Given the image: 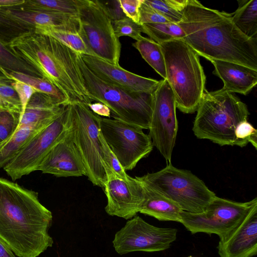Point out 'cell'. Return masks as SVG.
<instances>
[{
    "mask_svg": "<svg viewBox=\"0 0 257 257\" xmlns=\"http://www.w3.org/2000/svg\"><path fill=\"white\" fill-rule=\"evenodd\" d=\"M141 25L143 33L159 44L174 40L183 39L186 36L182 28L177 24L148 23Z\"/></svg>",
    "mask_w": 257,
    "mask_h": 257,
    "instance_id": "obj_29",
    "label": "cell"
},
{
    "mask_svg": "<svg viewBox=\"0 0 257 257\" xmlns=\"http://www.w3.org/2000/svg\"><path fill=\"white\" fill-rule=\"evenodd\" d=\"M67 106L49 95L36 92L22 114L19 125H48L63 112Z\"/></svg>",
    "mask_w": 257,
    "mask_h": 257,
    "instance_id": "obj_21",
    "label": "cell"
},
{
    "mask_svg": "<svg viewBox=\"0 0 257 257\" xmlns=\"http://www.w3.org/2000/svg\"><path fill=\"white\" fill-rule=\"evenodd\" d=\"M35 30L19 23L0 13V42L9 46L19 36Z\"/></svg>",
    "mask_w": 257,
    "mask_h": 257,
    "instance_id": "obj_32",
    "label": "cell"
},
{
    "mask_svg": "<svg viewBox=\"0 0 257 257\" xmlns=\"http://www.w3.org/2000/svg\"><path fill=\"white\" fill-rule=\"evenodd\" d=\"M100 132L125 171L132 170L153 149L142 128L120 120L100 117Z\"/></svg>",
    "mask_w": 257,
    "mask_h": 257,
    "instance_id": "obj_12",
    "label": "cell"
},
{
    "mask_svg": "<svg viewBox=\"0 0 257 257\" xmlns=\"http://www.w3.org/2000/svg\"><path fill=\"white\" fill-rule=\"evenodd\" d=\"M77 60L83 81L92 102L106 105L113 118L142 129L149 128L153 93L127 91L97 77L87 67L79 53H77Z\"/></svg>",
    "mask_w": 257,
    "mask_h": 257,
    "instance_id": "obj_6",
    "label": "cell"
},
{
    "mask_svg": "<svg viewBox=\"0 0 257 257\" xmlns=\"http://www.w3.org/2000/svg\"><path fill=\"white\" fill-rule=\"evenodd\" d=\"M38 171L57 177L86 176L84 164L74 142L71 124L63 139L44 158Z\"/></svg>",
    "mask_w": 257,
    "mask_h": 257,
    "instance_id": "obj_17",
    "label": "cell"
},
{
    "mask_svg": "<svg viewBox=\"0 0 257 257\" xmlns=\"http://www.w3.org/2000/svg\"><path fill=\"white\" fill-rule=\"evenodd\" d=\"M73 139L81 156L86 176L93 185L103 188L107 176L99 138L100 116L83 103L69 104Z\"/></svg>",
    "mask_w": 257,
    "mask_h": 257,
    "instance_id": "obj_8",
    "label": "cell"
},
{
    "mask_svg": "<svg viewBox=\"0 0 257 257\" xmlns=\"http://www.w3.org/2000/svg\"><path fill=\"white\" fill-rule=\"evenodd\" d=\"M99 138L101 146L102 158L106 174L110 172L118 178L124 180H128L131 177L123 169L115 155L104 140L100 132Z\"/></svg>",
    "mask_w": 257,
    "mask_h": 257,
    "instance_id": "obj_33",
    "label": "cell"
},
{
    "mask_svg": "<svg viewBox=\"0 0 257 257\" xmlns=\"http://www.w3.org/2000/svg\"><path fill=\"white\" fill-rule=\"evenodd\" d=\"M35 32L55 39L77 53L91 55L78 33L64 31L49 26H37Z\"/></svg>",
    "mask_w": 257,
    "mask_h": 257,
    "instance_id": "obj_28",
    "label": "cell"
},
{
    "mask_svg": "<svg viewBox=\"0 0 257 257\" xmlns=\"http://www.w3.org/2000/svg\"><path fill=\"white\" fill-rule=\"evenodd\" d=\"M220 257H252L257 253V200L217 247Z\"/></svg>",
    "mask_w": 257,
    "mask_h": 257,
    "instance_id": "obj_18",
    "label": "cell"
},
{
    "mask_svg": "<svg viewBox=\"0 0 257 257\" xmlns=\"http://www.w3.org/2000/svg\"><path fill=\"white\" fill-rule=\"evenodd\" d=\"M213 74L223 81V88L231 92L247 94L257 84V70L228 61L212 60Z\"/></svg>",
    "mask_w": 257,
    "mask_h": 257,
    "instance_id": "obj_20",
    "label": "cell"
},
{
    "mask_svg": "<svg viewBox=\"0 0 257 257\" xmlns=\"http://www.w3.org/2000/svg\"><path fill=\"white\" fill-rule=\"evenodd\" d=\"M132 45L148 64L166 79L165 61L160 45L150 38L142 36Z\"/></svg>",
    "mask_w": 257,
    "mask_h": 257,
    "instance_id": "obj_27",
    "label": "cell"
},
{
    "mask_svg": "<svg viewBox=\"0 0 257 257\" xmlns=\"http://www.w3.org/2000/svg\"><path fill=\"white\" fill-rule=\"evenodd\" d=\"M78 16L79 34L91 56L119 65L121 44L115 36L112 22L98 0H82Z\"/></svg>",
    "mask_w": 257,
    "mask_h": 257,
    "instance_id": "obj_9",
    "label": "cell"
},
{
    "mask_svg": "<svg viewBox=\"0 0 257 257\" xmlns=\"http://www.w3.org/2000/svg\"><path fill=\"white\" fill-rule=\"evenodd\" d=\"M9 47L41 77L58 88L69 104L93 102L80 72L77 53L55 39L35 31L25 33Z\"/></svg>",
    "mask_w": 257,
    "mask_h": 257,
    "instance_id": "obj_3",
    "label": "cell"
},
{
    "mask_svg": "<svg viewBox=\"0 0 257 257\" xmlns=\"http://www.w3.org/2000/svg\"><path fill=\"white\" fill-rule=\"evenodd\" d=\"M125 16L140 24V7L143 0H119Z\"/></svg>",
    "mask_w": 257,
    "mask_h": 257,
    "instance_id": "obj_41",
    "label": "cell"
},
{
    "mask_svg": "<svg viewBox=\"0 0 257 257\" xmlns=\"http://www.w3.org/2000/svg\"><path fill=\"white\" fill-rule=\"evenodd\" d=\"M11 85L16 92L20 99L22 106V115L32 95L38 92L32 86L19 80L13 81Z\"/></svg>",
    "mask_w": 257,
    "mask_h": 257,
    "instance_id": "obj_39",
    "label": "cell"
},
{
    "mask_svg": "<svg viewBox=\"0 0 257 257\" xmlns=\"http://www.w3.org/2000/svg\"><path fill=\"white\" fill-rule=\"evenodd\" d=\"M141 182L144 187V198L140 213L152 216L160 221H171L180 223L183 210L180 206Z\"/></svg>",
    "mask_w": 257,
    "mask_h": 257,
    "instance_id": "obj_22",
    "label": "cell"
},
{
    "mask_svg": "<svg viewBox=\"0 0 257 257\" xmlns=\"http://www.w3.org/2000/svg\"><path fill=\"white\" fill-rule=\"evenodd\" d=\"M246 105L233 93L223 88L214 91L205 90L197 109L192 130L200 139L209 140L220 146H240L235 130L247 120Z\"/></svg>",
    "mask_w": 257,
    "mask_h": 257,
    "instance_id": "obj_5",
    "label": "cell"
},
{
    "mask_svg": "<svg viewBox=\"0 0 257 257\" xmlns=\"http://www.w3.org/2000/svg\"><path fill=\"white\" fill-rule=\"evenodd\" d=\"M238 7L231 14L232 21L245 35L257 38V0H238Z\"/></svg>",
    "mask_w": 257,
    "mask_h": 257,
    "instance_id": "obj_24",
    "label": "cell"
},
{
    "mask_svg": "<svg viewBox=\"0 0 257 257\" xmlns=\"http://www.w3.org/2000/svg\"><path fill=\"white\" fill-rule=\"evenodd\" d=\"M256 200L238 202L216 196L203 212L182 211L180 223L192 234H215L221 239L235 228Z\"/></svg>",
    "mask_w": 257,
    "mask_h": 257,
    "instance_id": "obj_10",
    "label": "cell"
},
{
    "mask_svg": "<svg viewBox=\"0 0 257 257\" xmlns=\"http://www.w3.org/2000/svg\"><path fill=\"white\" fill-rule=\"evenodd\" d=\"M177 234L176 228L156 227L136 215L116 232L113 246L120 255L137 251H160L170 247Z\"/></svg>",
    "mask_w": 257,
    "mask_h": 257,
    "instance_id": "obj_14",
    "label": "cell"
},
{
    "mask_svg": "<svg viewBox=\"0 0 257 257\" xmlns=\"http://www.w3.org/2000/svg\"><path fill=\"white\" fill-rule=\"evenodd\" d=\"M136 177L190 213L203 212L216 196L190 171L175 168L171 163L158 172Z\"/></svg>",
    "mask_w": 257,
    "mask_h": 257,
    "instance_id": "obj_7",
    "label": "cell"
},
{
    "mask_svg": "<svg viewBox=\"0 0 257 257\" xmlns=\"http://www.w3.org/2000/svg\"><path fill=\"white\" fill-rule=\"evenodd\" d=\"M0 257H16L8 245L0 239Z\"/></svg>",
    "mask_w": 257,
    "mask_h": 257,
    "instance_id": "obj_44",
    "label": "cell"
},
{
    "mask_svg": "<svg viewBox=\"0 0 257 257\" xmlns=\"http://www.w3.org/2000/svg\"><path fill=\"white\" fill-rule=\"evenodd\" d=\"M0 13L17 23L34 30L37 26H49L74 33L79 31L78 16L37 12L16 8H0Z\"/></svg>",
    "mask_w": 257,
    "mask_h": 257,
    "instance_id": "obj_19",
    "label": "cell"
},
{
    "mask_svg": "<svg viewBox=\"0 0 257 257\" xmlns=\"http://www.w3.org/2000/svg\"><path fill=\"white\" fill-rule=\"evenodd\" d=\"M153 95L149 136L153 146L170 163L177 137L178 121L174 96L166 79L160 81Z\"/></svg>",
    "mask_w": 257,
    "mask_h": 257,
    "instance_id": "obj_13",
    "label": "cell"
},
{
    "mask_svg": "<svg viewBox=\"0 0 257 257\" xmlns=\"http://www.w3.org/2000/svg\"><path fill=\"white\" fill-rule=\"evenodd\" d=\"M171 23L144 0L140 7V24Z\"/></svg>",
    "mask_w": 257,
    "mask_h": 257,
    "instance_id": "obj_38",
    "label": "cell"
},
{
    "mask_svg": "<svg viewBox=\"0 0 257 257\" xmlns=\"http://www.w3.org/2000/svg\"><path fill=\"white\" fill-rule=\"evenodd\" d=\"M98 2L112 23L126 18L119 0Z\"/></svg>",
    "mask_w": 257,
    "mask_h": 257,
    "instance_id": "obj_40",
    "label": "cell"
},
{
    "mask_svg": "<svg viewBox=\"0 0 257 257\" xmlns=\"http://www.w3.org/2000/svg\"><path fill=\"white\" fill-rule=\"evenodd\" d=\"M21 114L0 107V144L8 139L19 125Z\"/></svg>",
    "mask_w": 257,
    "mask_h": 257,
    "instance_id": "obj_35",
    "label": "cell"
},
{
    "mask_svg": "<svg viewBox=\"0 0 257 257\" xmlns=\"http://www.w3.org/2000/svg\"><path fill=\"white\" fill-rule=\"evenodd\" d=\"M47 126L19 125L15 132L0 144V168H4L36 134Z\"/></svg>",
    "mask_w": 257,
    "mask_h": 257,
    "instance_id": "obj_23",
    "label": "cell"
},
{
    "mask_svg": "<svg viewBox=\"0 0 257 257\" xmlns=\"http://www.w3.org/2000/svg\"><path fill=\"white\" fill-rule=\"evenodd\" d=\"M25 0H0V8L9 9L22 5Z\"/></svg>",
    "mask_w": 257,
    "mask_h": 257,
    "instance_id": "obj_43",
    "label": "cell"
},
{
    "mask_svg": "<svg viewBox=\"0 0 257 257\" xmlns=\"http://www.w3.org/2000/svg\"><path fill=\"white\" fill-rule=\"evenodd\" d=\"M114 33L118 38L127 36L137 41L143 33L142 25L128 18L112 23Z\"/></svg>",
    "mask_w": 257,
    "mask_h": 257,
    "instance_id": "obj_36",
    "label": "cell"
},
{
    "mask_svg": "<svg viewBox=\"0 0 257 257\" xmlns=\"http://www.w3.org/2000/svg\"><path fill=\"white\" fill-rule=\"evenodd\" d=\"M10 75L13 81L19 80L26 83L32 86L38 92L49 95L58 100L63 105L69 104L63 93L46 79L21 72H13Z\"/></svg>",
    "mask_w": 257,
    "mask_h": 257,
    "instance_id": "obj_30",
    "label": "cell"
},
{
    "mask_svg": "<svg viewBox=\"0 0 257 257\" xmlns=\"http://www.w3.org/2000/svg\"><path fill=\"white\" fill-rule=\"evenodd\" d=\"M12 82L0 80V107L21 115L22 106L16 92L11 85Z\"/></svg>",
    "mask_w": 257,
    "mask_h": 257,
    "instance_id": "obj_34",
    "label": "cell"
},
{
    "mask_svg": "<svg viewBox=\"0 0 257 257\" xmlns=\"http://www.w3.org/2000/svg\"><path fill=\"white\" fill-rule=\"evenodd\" d=\"M104 191L107 198L105 207L109 215L130 219L140 212L144 198L142 183L136 178L124 180L112 173L106 174Z\"/></svg>",
    "mask_w": 257,
    "mask_h": 257,
    "instance_id": "obj_15",
    "label": "cell"
},
{
    "mask_svg": "<svg viewBox=\"0 0 257 257\" xmlns=\"http://www.w3.org/2000/svg\"><path fill=\"white\" fill-rule=\"evenodd\" d=\"M70 126L68 104L52 123L36 134L4 169L13 181L38 171L51 150L65 135Z\"/></svg>",
    "mask_w": 257,
    "mask_h": 257,
    "instance_id": "obj_11",
    "label": "cell"
},
{
    "mask_svg": "<svg viewBox=\"0 0 257 257\" xmlns=\"http://www.w3.org/2000/svg\"><path fill=\"white\" fill-rule=\"evenodd\" d=\"M234 133L239 142V147H245L250 143L256 149L257 131L247 120L240 122L236 126Z\"/></svg>",
    "mask_w": 257,
    "mask_h": 257,
    "instance_id": "obj_37",
    "label": "cell"
},
{
    "mask_svg": "<svg viewBox=\"0 0 257 257\" xmlns=\"http://www.w3.org/2000/svg\"><path fill=\"white\" fill-rule=\"evenodd\" d=\"M89 109L96 114L103 117L110 118L111 111L109 108L105 104L98 102H92L88 105Z\"/></svg>",
    "mask_w": 257,
    "mask_h": 257,
    "instance_id": "obj_42",
    "label": "cell"
},
{
    "mask_svg": "<svg viewBox=\"0 0 257 257\" xmlns=\"http://www.w3.org/2000/svg\"><path fill=\"white\" fill-rule=\"evenodd\" d=\"M163 17L172 23L179 24L187 0H144Z\"/></svg>",
    "mask_w": 257,
    "mask_h": 257,
    "instance_id": "obj_31",
    "label": "cell"
},
{
    "mask_svg": "<svg viewBox=\"0 0 257 257\" xmlns=\"http://www.w3.org/2000/svg\"><path fill=\"white\" fill-rule=\"evenodd\" d=\"M87 67L102 80L130 92L153 93L160 81L131 72L99 57L81 54Z\"/></svg>",
    "mask_w": 257,
    "mask_h": 257,
    "instance_id": "obj_16",
    "label": "cell"
},
{
    "mask_svg": "<svg viewBox=\"0 0 257 257\" xmlns=\"http://www.w3.org/2000/svg\"><path fill=\"white\" fill-rule=\"evenodd\" d=\"M13 72L41 77L37 71L19 58L9 46L0 42V80L14 81L10 75Z\"/></svg>",
    "mask_w": 257,
    "mask_h": 257,
    "instance_id": "obj_26",
    "label": "cell"
},
{
    "mask_svg": "<svg viewBox=\"0 0 257 257\" xmlns=\"http://www.w3.org/2000/svg\"><path fill=\"white\" fill-rule=\"evenodd\" d=\"M163 54L166 79L176 107L185 113L197 111L205 88L206 76L199 56L182 39L160 44Z\"/></svg>",
    "mask_w": 257,
    "mask_h": 257,
    "instance_id": "obj_4",
    "label": "cell"
},
{
    "mask_svg": "<svg viewBox=\"0 0 257 257\" xmlns=\"http://www.w3.org/2000/svg\"><path fill=\"white\" fill-rule=\"evenodd\" d=\"M188 257H193V256H191V255H190V256H188Z\"/></svg>",
    "mask_w": 257,
    "mask_h": 257,
    "instance_id": "obj_45",
    "label": "cell"
},
{
    "mask_svg": "<svg viewBox=\"0 0 257 257\" xmlns=\"http://www.w3.org/2000/svg\"><path fill=\"white\" fill-rule=\"evenodd\" d=\"M51 212L37 192L0 177V239L18 257H38L53 244Z\"/></svg>",
    "mask_w": 257,
    "mask_h": 257,
    "instance_id": "obj_2",
    "label": "cell"
},
{
    "mask_svg": "<svg viewBox=\"0 0 257 257\" xmlns=\"http://www.w3.org/2000/svg\"><path fill=\"white\" fill-rule=\"evenodd\" d=\"M82 0H25L14 7L42 13L68 14L78 16Z\"/></svg>",
    "mask_w": 257,
    "mask_h": 257,
    "instance_id": "obj_25",
    "label": "cell"
},
{
    "mask_svg": "<svg viewBox=\"0 0 257 257\" xmlns=\"http://www.w3.org/2000/svg\"><path fill=\"white\" fill-rule=\"evenodd\" d=\"M179 25L186 34L182 40L199 56L257 70V38L243 34L232 21L231 14L187 0Z\"/></svg>",
    "mask_w": 257,
    "mask_h": 257,
    "instance_id": "obj_1",
    "label": "cell"
}]
</instances>
